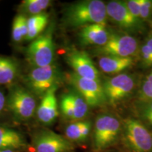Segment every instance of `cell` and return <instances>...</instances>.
Wrapping results in <instances>:
<instances>
[{"label": "cell", "instance_id": "cell-1", "mask_svg": "<svg viewBox=\"0 0 152 152\" xmlns=\"http://www.w3.org/2000/svg\"><path fill=\"white\" fill-rule=\"evenodd\" d=\"M108 16L106 5L100 0H85L68 6L64 21L71 27H83L90 24L106 26Z\"/></svg>", "mask_w": 152, "mask_h": 152}, {"label": "cell", "instance_id": "cell-2", "mask_svg": "<svg viewBox=\"0 0 152 152\" xmlns=\"http://www.w3.org/2000/svg\"><path fill=\"white\" fill-rule=\"evenodd\" d=\"M55 47L51 30L32 42L26 51V58L33 68L44 67L53 64Z\"/></svg>", "mask_w": 152, "mask_h": 152}, {"label": "cell", "instance_id": "cell-3", "mask_svg": "<svg viewBox=\"0 0 152 152\" xmlns=\"http://www.w3.org/2000/svg\"><path fill=\"white\" fill-rule=\"evenodd\" d=\"M121 123L111 114H101L95 121L93 144L96 151H102L115 141L121 132Z\"/></svg>", "mask_w": 152, "mask_h": 152}, {"label": "cell", "instance_id": "cell-4", "mask_svg": "<svg viewBox=\"0 0 152 152\" xmlns=\"http://www.w3.org/2000/svg\"><path fill=\"white\" fill-rule=\"evenodd\" d=\"M60 77V70L53 64L44 67L33 68L26 76V82L32 92L43 96L51 87L58 85Z\"/></svg>", "mask_w": 152, "mask_h": 152}, {"label": "cell", "instance_id": "cell-5", "mask_svg": "<svg viewBox=\"0 0 152 152\" xmlns=\"http://www.w3.org/2000/svg\"><path fill=\"white\" fill-rule=\"evenodd\" d=\"M36 100L30 91L20 86L11 87L7 97V107L17 118L28 120L36 110Z\"/></svg>", "mask_w": 152, "mask_h": 152}, {"label": "cell", "instance_id": "cell-6", "mask_svg": "<svg viewBox=\"0 0 152 152\" xmlns=\"http://www.w3.org/2000/svg\"><path fill=\"white\" fill-rule=\"evenodd\" d=\"M67 80L89 106L96 107L106 102L103 85L101 84L100 80L81 77L73 72L68 74Z\"/></svg>", "mask_w": 152, "mask_h": 152}, {"label": "cell", "instance_id": "cell-7", "mask_svg": "<svg viewBox=\"0 0 152 152\" xmlns=\"http://www.w3.org/2000/svg\"><path fill=\"white\" fill-rule=\"evenodd\" d=\"M138 42L130 35L110 33L109 40L104 46L96 48V53L102 56L132 57L138 52Z\"/></svg>", "mask_w": 152, "mask_h": 152}, {"label": "cell", "instance_id": "cell-8", "mask_svg": "<svg viewBox=\"0 0 152 152\" xmlns=\"http://www.w3.org/2000/svg\"><path fill=\"white\" fill-rule=\"evenodd\" d=\"M124 133L126 143L133 152H149L152 149V135L140 121L125 120Z\"/></svg>", "mask_w": 152, "mask_h": 152}, {"label": "cell", "instance_id": "cell-9", "mask_svg": "<svg viewBox=\"0 0 152 152\" xmlns=\"http://www.w3.org/2000/svg\"><path fill=\"white\" fill-rule=\"evenodd\" d=\"M135 82L132 75L121 73L107 79L103 84L106 101L111 104L121 102L132 92Z\"/></svg>", "mask_w": 152, "mask_h": 152}, {"label": "cell", "instance_id": "cell-10", "mask_svg": "<svg viewBox=\"0 0 152 152\" xmlns=\"http://www.w3.org/2000/svg\"><path fill=\"white\" fill-rule=\"evenodd\" d=\"M106 12L108 18L123 30L140 32L143 28L144 23L132 16L125 1H109L106 4Z\"/></svg>", "mask_w": 152, "mask_h": 152}, {"label": "cell", "instance_id": "cell-11", "mask_svg": "<svg viewBox=\"0 0 152 152\" xmlns=\"http://www.w3.org/2000/svg\"><path fill=\"white\" fill-rule=\"evenodd\" d=\"M60 110L65 118L72 121H83L89 111L85 100L75 91L66 92L61 97Z\"/></svg>", "mask_w": 152, "mask_h": 152}, {"label": "cell", "instance_id": "cell-12", "mask_svg": "<svg viewBox=\"0 0 152 152\" xmlns=\"http://www.w3.org/2000/svg\"><path fill=\"white\" fill-rule=\"evenodd\" d=\"M65 60L76 75L84 78L100 80L98 69L85 52L71 50L66 54Z\"/></svg>", "mask_w": 152, "mask_h": 152}, {"label": "cell", "instance_id": "cell-13", "mask_svg": "<svg viewBox=\"0 0 152 152\" xmlns=\"http://www.w3.org/2000/svg\"><path fill=\"white\" fill-rule=\"evenodd\" d=\"M36 152H66L72 148L67 139L50 130L37 133L34 138Z\"/></svg>", "mask_w": 152, "mask_h": 152}, {"label": "cell", "instance_id": "cell-14", "mask_svg": "<svg viewBox=\"0 0 152 152\" xmlns=\"http://www.w3.org/2000/svg\"><path fill=\"white\" fill-rule=\"evenodd\" d=\"M57 89L58 85L51 87L44 94L40 104L38 106L36 113L38 121L42 124H52L59 115L58 102L56 96Z\"/></svg>", "mask_w": 152, "mask_h": 152}, {"label": "cell", "instance_id": "cell-15", "mask_svg": "<svg viewBox=\"0 0 152 152\" xmlns=\"http://www.w3.org/2000/svg\"><path fill=\"white\" fill-rule=\"evenodd\" d=\"M110 33L104 25L90 24L82 27L79 38L83 45H95L98 47L106 45Z\"/></svg>", "mask_w": 152, "mask_h": 152}, {"label": "cell", "instance_id": "cell-16", "mask_svg": "<svg viewBox=\"0 0 152 152\" xmlns=\"http://www.w3.org/2000/svg\"><path fill=\"white\" fill-rule=\"evenodd\" d=\"M133 64L132 57L102 56L99 58L98 65L102 71L109 74H117L128 69Z\"/></svg>", "mask_w": 152, "mask_h": 152}, {"label": "cell", "instance_id": "cell-17", "mask_svg": "<svg viewBox=\"0 0 152 152\" xmlns=\"http://www.w3.org/2000/svg\"><path fill=\"white\" fill-rule=\"evenodd\" d=\"M18 73L19 66L16 60L10 57L0 56V85L12 84Z\"/></svg>", "mask_w": 152, "mask_h": 152}, {"label": "cell", "instance_id": "cell-18", "mask_svg": "<svg viewBox=\"0 0 152 152\" xmlns=\"http://www.w3.org/2000/svg\"><path fill=\"white\" fill-rule=\"evenodd\" d=\"M26 145L21 134L16 130L0 126V150L16 149Z\"/></svg>", "mask_w": 152, "mask_h": 152}, {"label": "cell", "instance_id": "cell-19", "mask_svg": "<svg viewBox=\"0 0 152 152\" xmlns=\"http://www.w3.org/2000/svg\"><path fill=\"white\" fill-rule=\"evenodd\" d=\"M92 123L88 121L71 123L66 127L65 134L68 140L74 142L85 141L90 134Z\"/></svg>", "mask_w": 152, "mask_h": 152}, {"label": "cell", "instance_id": "cell-20", "mask_svg": "<svg viewBox=\"0 0 152 152\" xmlns=\"http://www.w3.org/2000/svg\"><path fill=\"white\" fill-rule=\"evenodd\" d=\"M49 15L47 13L31 16L28 18V35L26 40L33 41L40 36L49 22Z\"/></svg>", "mask_w": 152, "mask_h": 152}, {"label": "cell", "instance_id": "cell-21", "mask_svg": "<svg viewBox=\"0 0 152 152\" xmlns=\"http://www.w3.org/2000/svg\"><path fill=\"white\" fill-rule=\"evenodd\" d=\"M28 35V18L25 15L19 14L16 16L12 23L11 37L16 43H20L26 39Z\"/></svg>", "mask_w": 152, "mask_h": 152}, {"label": "cell", "instance_id": "cell-22", "mask_svg": "<svg viewBox=\"0 0 152 152\" xmlns=\"http://www.w3.org/2000/svg\"><path fill=\"white\" fill-rule=\"evenodd\" d=\"M51 2L49 0H24L20 3L18 9L21 14L35 16L44 13Z\"/></svg>", "mask_w": 152, "mask_h": 152}, {"label": "cell", "instance_id": "cell-23", "mask_svg": "<svg viewBox=\"0 0 152 152\" xmlns=\"http://www.w3.org/2000/svg\"><path fill=\"white\" fill-rule=\"evenodd\" d=\"M140 54L144 65L146 67L152 66V30L142 46Z\"/></svg>", "mask_w": 152, "mask_h": 152}, {"label": "cell", "instance_id": "cell-24", "mask_svg": "<svg viewBox=\"0 0 152 152\" xmlns=\"http://www.w3.org/2000/svg\"><path fill=\"white\" fill-rule=\"evenodd\" d=\"M140 95V99L147 102H152V72L144 80Z\"/></svg>", "mask_w": 152, "mask_h": 152}, {"label": "cell", "instance_id": "cell-25", "mask_svg": "<svg viewBox=\"0 0 152 152\" xmlns=\"http://www.w3.org/2000/svg\"><path fill=\"white\" fill-rule=\"evenodd\" d=\"M140 19L142 22L149 20L152 16V1L140 0Z\"/></svg>", "mask_w": 152, "mask_h": 152}, {"label": "cell", "instance_id": "cell-26", "mask_svg": "<svg viewBox=\"0 0 152 152\" xmlns=\"http://www.w3.org/2000/svg\"><path fill=\"white\" fill-rule=\"evenodd\" d=\"M125 2L132 16L137 20L142 21L141 19H140V0H128V1H125Z\"/></svg>", "mask_w": 152, "mask_h": 152}, {"label": "cell", "instance_id": "cell-27", "mask_svg": "<svg viewBox=\"0 0 152 152\" xmlns=\"http://www.w3.org/2000/svg\"><path fill=\"white\" fill-rule=\"evenodd\" d=\"M143 115L145 119L152 125V102L146 106L143 111Z\"/></svg>", "mask_w": 152, "mask_h": 152}, {"label": "cell", "instance_id": "cell-28", "mask_svg": "<svg viewBox=\"0 0 152 152\" xmlns=\"http://www.w3.org/2000/svg\"><path fill=\"white\" fill-rule=\"evenodd\" d=\"M6 106H7V97L4 93L0 91V113L3 111Z\"/></svg>", "mask_w": 152, "mask_h": 152}, {"label": "cell", "instance_id": "cell-29", "mask_svg": "<svg viewBox=\"0 0 152 152\" xmlns=\"http://www.w3.org/2000/svg\"><path fill=\"white\" fill-rule=\"evenodd\" d=\"M0 152H17L14 149H4L0 150Z\"/></svg>", "mask_w": 152, "mask_h": 152}]
</instances>
